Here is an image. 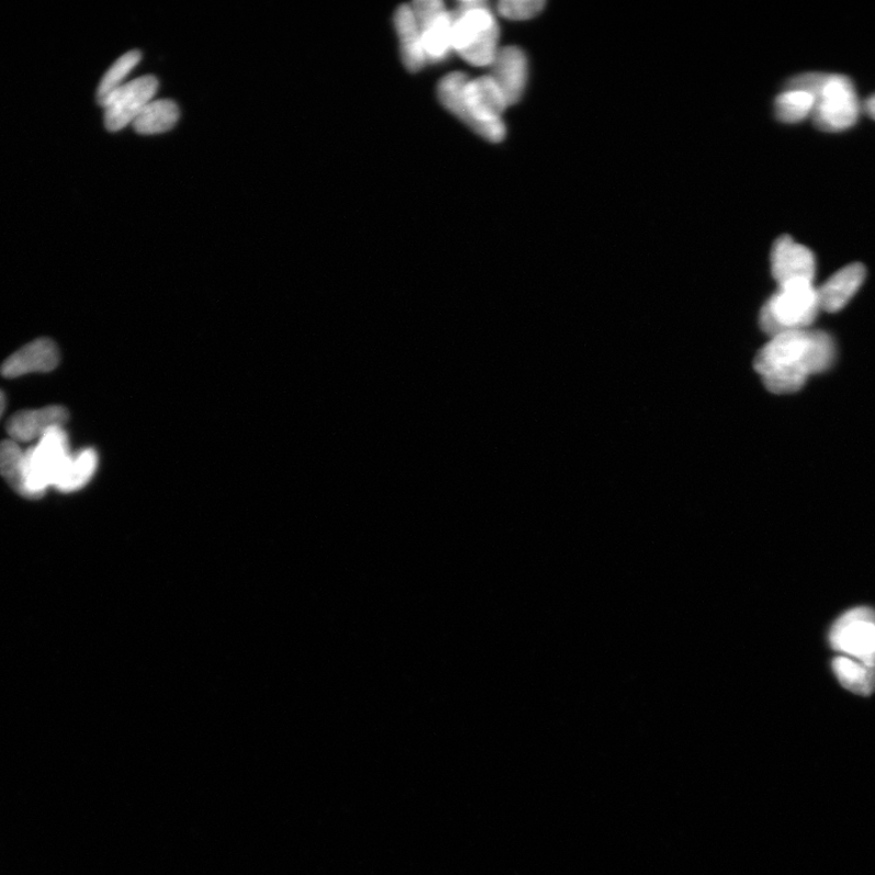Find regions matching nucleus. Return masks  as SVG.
Masks as SVG:
<instances>
[{
    "label": "nucleus",
    "instance_id": "16",
    "mask_svg": "<svg viewBox=\"0 0 875 875\" xmlns=\"http://www.w3.org/2000/svg\"><path fill=\"white\" fill-rule=\"evenodd\" d=\"M833 672L844 688L859 696L868 697L875 691V665L855 661L849 657H837Z\"/></svg>",
    "mask_w": 875,
    "mask_h": 875
},
{
    "label": "nucleus",
    "instance_id": "25",
    "mask_svg": "<svg viewBox=\"0 0 875 875\" xmlns=\"http://www.w3.org/2000/svg\"><path fill=\"white\" fill-rule=\"evenodd\" d=\"M5 411V395L2 391H0V417H2Z\"/></svg>",
    "mask_w": 875,
    "mask_h": 875
},
{
    "label": "nucleus",
    "instance_id": "10",
    "mask_svg": "<svg viewBox=\"0 0 875 875\" xmlns=\"http://www.w3.org/2000/svg\"><path fill=\"white\" fill-rule=\"evenodd\" d=\"M70 414L59 405L45 406L38 411H22L8 419L7 434L16 442L41 440L52 429L64 428Z\"/></svg>",
    "mask_w": 875,
    "mask_h": 875
},
{
    "label": "nucleus",
    "instance_id": "14",
    "mask_svg": "<svg viewBox=\"0 0 875 875\" xmlns=\"http://www.w3.org/2000/svg\"><path fill=\"white\" fill-rule=\"evenodd\" d=\"M394 25L401 42L402 58L405 67L411 72H417L427 64L423 34L411 5L397 8Z\"/></svg>",
    "mask_w": 875,
    "mask_h": 875
},
{
    "label": "nucleus",
    "instance_id": "1",
    "mask_svg": "<svg viewBox=\"0 0 875 875\" xmlns=\"http://www.w3.org/2000/svg\"><path fill=\"white\" fill-rule=\"evenodd\" d=\"M835 359L833 337L808 328L771 337L759 350L754 368L765 388L782 395L800 391L812 374L831 369Z\"/></svg>",
    "mask_w": 875,
    "mask_h": 875
},
{
    "label": "nucleus",
    "instance_id": "17",
    "mask_svg": "<svg viewBox=\"0 0 875 875\" xmlns=\"http://www.w3.org/2000/svg\"><path fill=\"white\" fill-rule=\"evenodd\" d=\"M180 117L178 105L172 100H154L133 122L136 133L153 135L166 133L176 127Z\"/></svg>",
    "mask_w": 875,
    "mask_h": 875
},
{
    "label": "nucleus",
    "instance_id": "8",
    "mask_svg": "<svg viewBox=\"0 0 875 875\" xmlns=\"http://www.w3.org/2000/svg\"><path fill=\"white\" fill-rule=\"evenodd\" d=\"M158 89L157 78L144 76L123 85L105 104V126L117 132L133 123L141 112L150 104Z\"/></svg>",
    "mask_w": 875,
    "mask_h": 875
},
{
    "label": "nucleus",
    "instance_id": "7",
    "mask_svg": "<svg viewBox=\"0 0 875 875\" xmlns=\"http://www.w3.org/2000/svg\"><path fill=\"white\" fill-rule=\"evenodd\" d=\"M829 642L837 652L875 665V612L861 607L845 613L833 625Z\"/></svg>",
    "mask_w": 875,
    "mask_h": 875
},
{
    "label": "nucleus",
    "instance_id": "11",
    "mask_svg": "<svg viewBox=\"0 0 875 875\" xmlns=\"http://www.w3.org/2000/svg\"><path fill=\"white\" fill-rule=\"evenodd\" d=\"M59 362L60 351L54 340L38 338L10 356L0 367V373L5 379H16L33 372H51Z\"/></svg>",
    "mask_w": 875,
    "mask_h": 875
},
{
    "label": "nucleus",
    "instance_id": "21",
    "mask_svg": "<svg viewBox=\"0 0 875 875\" xmlns=\"http://www.w3.org/2000/svg\"><path fill=\"white\" fill-rule=\"evenodd\" d=\"M142 60V53L139 51H132L121 56L115 64L110 67L104 78L101 79L98 89V102L101 106H105L109 98L116 92L123 85L133 68Z\"/></svg>",
    "mask_w": 875,
    "mask_h": 875
},
{
    "label": "nucleus",
    "instance_id": "20",
    "mask_svg": "<svg viewBox=\"0 0 875 875\" xmlns=\"http://www.w3.org/2000/svg\"><path fill=\"white\" fill-rule=\"evenodd\" d=\"M815 98L798 89H787L776 99V116L784 123H798L812 115Z\"/></svg>",
    "mask_w": 875,
    "mask_h": 875
},
{
    "label": "nucleus",
    "instance_id": "24",
    "mask_svg": "<svg viewBox=\"0 0 875 875\" xmlns=\"http://www.w3.org/2000/svg\"><path fill=\"white\" fill-rule=\"evenodd\" d=\"M866 111L868 115L875 120V96L871 97L866 102Z\"/></svg>",
    "mask_w": 875,
    "mask_h": 875
},
{
    "label": "nucleus",
    "instance_id": "19",
    "mask_svg": "<svg viewBox=\"0 0 875 875\" xmlns=\"http://www.w3.org/2000/svg\"><path fill=\"white\" fill-rule=\"evenodd\" d=\"M99 458L94 449H85L74 455L70 465L58 487L61 493L81 491L92 481L98 470Z\"/></svg>",
    "mask_w": 875,
    "mask_h": 875
},
{
    "label": "nucleus",
    "instance_id": "9",
    "mask_svg": "<svg viewBox=\"0 0 875 875\" xmlns=\"http://www.w3.org/2000/svg\"><path fill=\"white\" fill-rule=\"evenodd\" d=\"M772 276L778 283L814 282L816 259L808 247L795 243L790 236H782L772 247Z\"/></svg>",
    "mask_w": 875,
    "mask_h": 875
},
{
    "label": "nucleus",
    "instance_id": "18",
    "mask_svg": "<svg viewBox=\"0 0 875 875\" xmlns=\"http://www.w3.org/2000/svg\"><path fill=\"white\" fill-rule=\"evenodd\" d=\"M0 474L14 492L26 497V450L8 439L0 442Z\"/></svg>",
    "mask_w": 875,
    "mask_h": 875
},
{
    "label": "nucleus",
    "instance_id": "5",
    "mask_svg": "<svg viewBox=\"0 0 875 875\" xmlns=\"http://www.w3.org/2000/svg\"><path fill=\"white\" fill-rule=\"evenodd\" d=\"M821 312L814 282L784 283L760 312V327L771 337L808 329Z\"/></svg>",
    "mask_w": 875,
    "mask_h": 875
},
{
    "label": "nucleus",
    "instance_id": "22",
    "mask_svg": "<svg viewBox=\"0 0 875 875\" xmlns=\"http://www.w3.org/2000/svg\"><path fill=\"white\" fill-rule=\"evenodd\" d=\"M542 0H503L497 4L498 14L509 20H529L541 13Z\"/></svg>",
    "mask_w": 875,
    "mask_h": 875
},
{
    "label": "nucleus",
    "instance_id": "13",
    "mask_svg": "<svg viewBox=\"0 0 875 875\" xmlns=\"http://www.w3.org/2000/svg\"><path fill=\"white\" fill-rule=\"evenodd\" d=\"M866 276V268L861 263H852L835 272L820 289H817L821 311L837 313L845 309L865 282Z\"/></svg>",
    "mask_w": 875,
    "mask_h": 875
},
{
    "label": "nucleus",
    "instance_id": "3",
    "mask_svg": "<svg viewBox=\"0 0 875 875\" xmlns=\"http://www.w3.org/2000/svg\"><path fill=\"white\" fill-rule=\"evenodd\" d=\"M787 89H798L815 98L814 122L818 130L837 133L845 131L859 119L855 87L842 75L810 72L794 77Z\"/></svg>",
    "mask_w": 875,
    "mask_h": 875
},
{
    "label": "nucleus",
    "instance_id": "4",
    "mask_svg": "<svg viewBox=\"0 0 875 875\" xmlns=\"http://www.w3.org/2000/svg\"><path fill=\"white\" fill-rule=\"evenodd\" d=\"M450 13L452 49L473 66H491L498 52V26L487 4L464 0Z\"/></svg>",
    "mask_w": 875,
    "mask_h": 875
},
{
    "label": "nucleus",
    "instance_id": "2",
    "mask_svg": "<svg viewBox=\"0 0 875 875\" xmlns=\"http://www.w3.org/2000/svg\"><path fill=\"white\" fill-rule=\"evenodd\" d=\"M438 98L442 106L484 139L498 143L505 138L502 117L508 104L491 76L470 79L461 72L450 74L441 79Z\"/></svg>",
    "mask_w": 875,
    "mask_h": 875
},
{
    "label": "nucleus",
    "instance_id": "15",
    "mask_svg": "<svg viewBox=\"0 0 875 875\" xmlns=\"http://www.w3.org/2000/svg\"><path fill=\"white\" fill-rule=\"evenodd\" d=\"M423 34L426 61L431 64L447 59L452 51V16L450 11H442L438 16L418 25Z\"/></svg>",
    "mask_w": 875,
    "mask_h": 875
},
{
    "label": "nucleus",
    "instance_id": "6",
    "mask_svg": "<svg viewBox=\"0 0 875 875\" xmlns=\"http://www.w3.org/2000/svg\"><path fill=\"white\" fill-rule=\"evenodd\" d=\"M74 455L68 449L64 428H55L26 450V498H41L49 487H58Z\"/></svg>",
    "mask_w": 875,
    "mask_h": 875
},
{
    "label": "nucleus",
    "instance_id": "23",
    "mask_svg": "<svg viewBox=\"0 0 875 875\" xmlns=\"http://www.w3.org/2000/svg\"><path fill=\"white\" fill-rule=\"evenodd\" d=\"M411 7L418 25L424 24V22L438 16L442 11L447 10L445 4L439 2V0H422V2H415Z\"/></svg>",
    "mask_w": 875,
    "mask_h": 875
},
{
    "label": "nucleus",
    "instance_id": "12",
    "mask_svg": "<svg viewBox=\"0 0 875 875\" xmlns=\"http://www.w3.org/2000/svg\"><path fill=\"white\" fill-rule=\"evenodd\" d=\"M491 67V77L505 96L508 106L516 104L527 83L528 64L525 53L517 47L498 49Z\"/></svg>",
    "mask_w": 875,
    "mask_h": 875
}]
</instances>
